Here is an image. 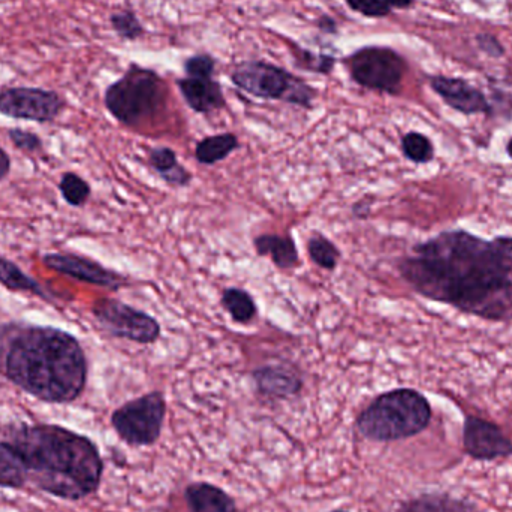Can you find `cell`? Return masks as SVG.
<instances>
[{"instance_id":"484cf974","label":"cell","mask_w":512,"mask_h":512,"mask_svg":"<svg viewBox=\"0 0 512 512\" xmlns=\"http://www.w3.org/2000/svg\"><path fill=\"white\" fill-rule=\"evenodd\" d=\"M57 188H59V192L62 194L66 204L72 207L86 206L90 195H92V188H90L89 182L84 180L83 177L78 176L77 173H72V171H66V173L60 176Z\"/></svg>"},{"instance_id":"5bb4252c","label":"cell","mask_w":512,"mask_h":512,"mask_svg":"<svg viewBox=\"0 0 512 512\" xmlns=\"http://www.w3.org/2000/svg\"><path fill=\"white\" fill-rule=\"evenodd\" d=\"M432 87L444 99L445 104L460 113L471 116V114L489 113L490 111L486 96L466 81L435 77L432 78Z\"/></svg>"},{"instance_id":"277c9868","label":"cell","mask_w":512,"mask_h":512,"mask_svg":"<svg viewBox=\"0 0 512 512\" xmlns=\"http://www.w3.org/2000/svg\"><path fill=\"white\" fill-rule=\"evenodd\" d=\"M432 406L420 391L396 388L379 394L357 418V429L370 441L394 442L414 438L429 427Z\"/></svg>"},{"instance_id":"3957f363","label":"cell","mask_w":512,"mask_h":512,"mask_svg":"<svg viewBox=\"0 0 512 512\" xmlns=\"http://www.w3.org/2000/svg\"><path fill=\"white\" fill-rule=\"evenodd\" d=\"M11 442L20 454L26 484L65 501H80L98 490L104 463L86 436L39 424L21 427Z\"/></svg>"},{"instance_id":"4fadbf2b","label":"cell","mask_w":512,"mask_h":512,"mask_svg":"<svg viewBox=\"0 0 512 512\" xmlns=\"http://www.w3.org/2000/svg\"><path fill=\"white\" fill-rule=\"evenodd\" d=\"M256 391L271 400H285L303 390V378L291 364H265L252 372Z\"/></svg>"},{"instance_id":"52a82bcc","label":"cell","mask_w":512,"mask_h":512,"mask_svg":"<svg viewBox=\"0 0 512 512\" xmlns=\"http://www.w3.org/2000/svg\"><path fill=\"white\" fill-rule=\"evenodd\" d=\"M167 415L162 391H152L120 406L111 415V424L122 441L132 447L153 445L161 436Z\"/></svg>"},{"instance_id":"e575fe53","label":"cell","mask_w":512,"mask_h":512,"mask_svg":"<svg viewBox=\"0 0 512 512\" xmlns=\"http://www.w3.org/2000/svg\"><path fill=\"white\" fill-rule=\"evenodd\" d=\"M505 150H507L508 158H510L512 161V137L510 138V140H508L507 149Z\"/></svg>"},{"instance_id":"7a4b0ae2","label":"cell","mask_w":512,"mask_h":512,"mask_svg":"<svg viewBox=\"0 0 512 512\" xmlns=\"http://www.w3.org/2000/svg\"><path fill=\"white\" fill-rule=\"evenodd\" d=\"M0 373L41 402L65 405L83 394L89 364L68 331L11 322L0 325Z\"/></svg>"},{"instance_id":"d4e9b609","label":"cell","mask_w":512,"mask_h":512,"mask_svg":"<svg viewBox=\"0 0 512 512\" xmlns=\"http://www.w3.org/2000/svg\"><path fill=\"white\" fill-rule=\"evenodd\" d=\"M403 156L415 165H426L435 159V146L427 135L421 132H408L403 135L402 143Z\"/></svg>"},{"instance_id":"7c38bea8","label":"cell","mask_w":512,"mask_h":512,"mask_svg":"<svg viewBox=\"0 0 512 512\" xmlns=\"http://www.w3.org/2000/svg\"><path fill=\"white\" fill-rule=\"evenodd\" d=\"M42 262L50 270L57 271L63 276L72 277L80 282L90 285L101 286V288L117 289L128 285V279L123 274L102 265L95 259L75 254H47L42 256Z\"/></svg>"},{"instance_id":"ffe728a7","label":"cell","mask_w":512,"mask_h":512,"mask_svg":"<svg viewBox=\"0 0 512 512\" xmlns=\"http://www.w3.org/2000/svg\"><path fill=\"white\" fill-rule=\"evenodd\" d=\"M399 512H475V505L447 493H427L400 505Z\"/></svg>"},{"instance_id":"f546056e","label":"cell","mask_w":512,"mask_h":512,"mask_svg":"<svg viewBox=\"0 0 512 512\" xmlns=\"http://www.w3.org/2000/svg\"><path fill=\"white\" fill-rule=\"evenodd\" d=\"M186 74L192 78H212L215 60L210 56H194L186 62Z\"/></svg>"},{"instance_id":"ac0fdd59","label":"cell","mask_w":512,"mask_h":512,"mask_svg":"<svg viewBox=\"0 0 512 512\" xmlns=\"http://www.w3.org/2000/svg\"><path fill=\"white\" fill-rule=\"evenodd\" d=\"M147 161L158 176L173 188H186L194 179L191 171L180 164L177 153L170 147H153L147 152Z\"/></svg>"},{"instance_id":"83f0119b","label":"cell","mask_w":512,"mask_h":512,"mask_svg":"<svg viewBox=\"0 0 512 512\" xmlns=\"http://www.w3.org/2000/svg\"><path fill=\"white\" fill-rule=\"evenodd\" d=\"M9 141L15 149L21 150V152L35 153L42 152L44 149V143H42L41 137L35 132L24 131L20 128H12L8 131Z\"/></svg>"},{"instance_id":"30bf717a","label":"cell","mask_w":512,"mask_h":512,"mask_svg":"<svg viewBox=\"0 0 512 512\" xmlns=\"http://www.w3.org/2000/svg\"><path fill=\"white\" fill-rule=\"evenodd\" d=\"M65 99L54 90L6 87L0 90V114L27 122L50 123L65 110Z\"/></svg>"},{"instance_id":"5b68a950","label":"cell","mask_w":512,"mask_h":512,"mask_svg":"<svg viewBox=\"0 0 512 512\" xmlns=\"http://www.w3.org/2000/svg\"><path fill=\"white\" fill-rule=\"evenodd\" d=\"M164 81L156 72L132 65L122 78L105 90L108 113L125 126H140L164 108Z\"/></svg>"},{"instance_id":"836d02e7","label":"cell","mask_w":512,"mask_h":512,"mask_svg":"<svg viewBox=\"0 0 512 512\" xmlns=\"http://www.w3.org/2000/svg\"><path fill=\"white\" fill-rule=\"evenodd\" d=\"M388 5L396 6V8H406V6L411 5L412 0H385Z\"/></svg>"},{"instance_id":"9c48e42d","label":"cell","mask_w":512,"mask_h":512,"mask_svg":"<svg viewBox=\"0 0 512 512\" xmlns=\"http://www.w3.org/2000/svg\"><path fill=\"white\" fill-rule=\"evenodd\" d=\"M345 63L352 80L360 86L390 95L399 93L406 66L402 57L390 48H361Z\"/></svg>"},{"instance_id":"8992f818","label":"cell","mask_w":512,"mask_h":512,"mask_svg":"<svg viewBox=\"0 0 512 512\" xmlns=\"http://www.w3.org/2000/svg\"><path fill=\"white\" fill-rule=\"evenodd\" d=\"M231 80L243 92L261 99H276L310 108L316 92L285 69L264 62H245L234 69Z\"/></svg>"},{"instance_id":"8fae6325","label":"cell","mask_w":512,"mask_h":512,"mask_svg":"<svg viewBox=\"0 0 512 512\" xmlns=\"http://www.w3.org/2000/svg\"><path fill=\"white\" fill-rule=\"evenodd\" d=\"M463 448L469 457L480 462H493L512 456L511 439L505 436L501 427L475 415L465 418Z\"/></svg>"},{"instance_id":"4dcf8cb0","label":"cell","mask_w":512,"mask_h":512,"mask_svg":"<svg viewBox=\"0 0 512 512\" xmlns=\"http://www.w3.org/2000/svg\"><path fill=\"white\" fill-rule=\"evenodd\" d=\"M373 203H375V197H372V195L361 198V200H358L357 203L352 206V215L357 219L369 218Z\"/></svg>"},{"instance_id":"1f68e13d","label":"cell","mask_w":512,"mask_h":512,"mask_svg":"<svg viewBox=\"0 0 512 512\" xmlns=\"http://www.w3.org/2000/svg\"><path fill=\"white\" fill-rule=\"evenodd\" d=\"M9 171H11V158H9L8 153L0 147V182L9 176Z\"/></svg>"},{"instance_id":"44dd1931","label":"cell","mask_w":512,"mask_h":512,"mask_svg":"<svg viewBox=\"0 0 512 512\" xmlns=\"http://www.w3.org/2000/svg\"><path fill=\"white\" fill-rule=\"evenodd\" d=\"M240 147L239 138L231 132L210 135L195 146V158L201 165H216Z\"/></svg>"},{"instance_id":"f1b7e54d","label":"cell","mask_w":512,"mask_h":512,"mask_svg":"<svg viewBox=\"0 0 512 512\" xmlns=\"http://www.w3.org/2000/svg\"><path fill=\"white\" fill-rule=\"evenodd\" d=\"M354 11L366 17H384L390 14V5L385 0H346Z\"/></svg>"},{"instance_id":"d590c367","label":"cell","mask_w":512,"mask_h":512,"mask_svg":"<svg viewBox=\"0 0 512 512\" xmlns=\"http://www.w3.org/2000/svg\"><path fill=\"white\" fill-rule=\"evenodd\" d=\"M336 512H343V511H336Z\"/></svg>"},{"instance_id":"d6986e66","label":"cell","mask_w":512,"mask_h":512,"mask_svg":"<svg viewBox=\"0 0 512 512\" xmlns=\"http://www.w3.org/2000/svg\"><path fill=\"white\" fill-rule=\"evenodd\" d=\"M0 285L11 292H29L44 301L57 303V294L24 273L11 259L0 256Z\"/></svg>"},{"instance_id":"2e32d148","label":"cell","mask_w":512,"mask_h":512,"mask_svg":"<svg viewBox=\"0 0 512 512\" xmlns=\"http://www.w3.org/2000/svg\"><path fill=\"white\" fill-rule=\"evenodd\" d=\"M185 499L189 512H237L234 499L213 484H191L186 487Z\"/></svg>"},{"instance_id":"e0dca14e","label":"cell","mask_w":512,"mask_h":512,"mask_svg":"<svg viewBox=\"0 0 512 512\" xmlns=\"http://www.w3.org/2000/svg\"><path fill=\"white\" fill-rule=\"evenodd\" d=\"M254 248L259 256H268L279 270H294L300 262L297 245L291 236L262 234L254 240Z\"/></svg>"},{"instance_id":"ba28073f","label":"cell","mask_w":512,"mask_h":512,"mask_svg":"<svg viewBox=\"0 0 512 512\" xmlns=\"http://www.w3.org/2000/svg\"><path fill=\"white\" fill-rule=\"evenodd\" d=\"M92 315L101 330L114 339L152 345L161 337V324L152 315L117 298L96 300L92 306Z\"/></svg>"},{"instance_id":"d6a6232c","label":"cell","mask_w":512,"mask_h":512,"mask_svg":"<svg viewBox=\"0 0 512 512\" xmlns=\"http://www.w3.org/2000/svg\"><path fill=\"white\" fill-rule=\"evenodd\" d=\"M319 27L324 30H330V32H334L336 30V26H334V21L330 20V18H322L321 21H319Z\"/></svg>"},{"instance_id":"cb8c5ba5","label":"cell","mask_w":512,"mask_h":512,"mask_svg":"<svg viewBox=\"0 0 512 512\" xmlns=\"http://www.w3.org/2000/svg\"><path fill=\"white\" fill-rule=\"evenodd\" d=\"M307 252H309L313 264L327 271L336 270L337 264H339L340 258H342V252L339 251V248L330 239L322 236L319 231H316L307 240Z\"/></svg>"},{"instance_id":"4316f807","label":"cell","mask_w":512,"mask_h":512,"mask_svg":"<svg viewBox=\"0 0 512 512\" xmlns=\"http://www.w3.org/2000/svg\"><path fill=\"white\" fill-rule=\"evenodd\" d=\"M111 26H113V29L116 30L120 38L128 39V41H134V39L140 38L144 32L134 12L128 11V9L114 12V14L111 15Z\"/></svg>"},{"instance_id":"603a6c76","label":"cell","mask_w":512,"mask_h":512,"mask_svg":"<svg viewBox=\"0 0 512 512\" xmlns=\"http://www.w3.org/2000/svg\"><path fill=\"white\" fill-rule=\"evenodd\" d=\"M26 486V474L20 454L12 442H0V487L5 489H23Z\"/></svg>"},{"instance_id":"9a60e30c","label":"cell","mask_w":512,"mask_h":512,"mask_svg":"<svg viewBox=\"0 0 512 512\" xmlns=\"http://www.w3.org/2000/svg\"><path fill=\"white\" fill-rule=\"evenodd\" d=\"M179 89L186 104L197 113H212L225 107L221 84L216 83L213 78H185L179 80Z\"/></svg>"},{"instance_id":"7402d4cb","label":"cell","mask_w":512,"mask_h":512,"mask_svg":"<svg viewBox=\"0 0 512 512\" xmlns=\"http://www.w3.org/2000/svg\"><path fill=\"white\" fill-rule=\"evenodd\" d=\"M222 306L230 313L231 319L239 324H249L254 321L258 315V306H256L254 297L246 289L225 288L221 297Z\"/></svg>"},{"instance_id":"6da1fadb","label":"cell","mask_w":512,"mask_h":512,"mask_svg":"<svg viewBox=\"0 0 512 512\" xmlns=\"http://www.w3.org/2000/svg\"><path fill=\"white\" fill-rule=\"evenodd\" d=\"M409 288L435 303L490 322L512 321V236L484 239L445 230L397 262Z\"/></svg>"}]
</instances>
